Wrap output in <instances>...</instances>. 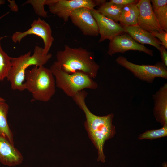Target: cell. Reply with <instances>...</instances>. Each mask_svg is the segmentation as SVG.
I'll return each mask as SVG.
<instances>
[{
    "instance_id": "17",
    "label": "cell",
    "mask_w": 167,
    "mask_h": 167,
    "mask_svg": "<svg viewBox=\"0 0 167 167\" xmlns=\"http://www.w3.org/2000/svg\"><path fill=\"white\" fill-rule=\"evenodd\" d=\"M137 2L125 6L122 8L119 21L122 26L137 24L139 15Z\"/></svg>"
},
{
    "instance_id": "9",
    "label": "cell",
    "mask_w": 167,
    "mask_h": 167,
    "mask_svg": "<svg viewBox=\"0 0 167 167\" xmlns=\"http://www.w3.org/2000/svg\"><path fill=\"white\" fill-rule=\"evenodd\" d=\"M69 19L84 35L97 36L99 35L98 27L91 10L86 8L76 9L72 12Z\"/></svg>"
},
{
    "instance_id": "6",
    "label": "cell",
    "mask_w": 167,
    "mask_h": 167,
    "mask_svg": "<svg viewBox=\"0 0 167 167\" xmlns=\"http://www.w3.org/2000/svg\"><path fill=\"white\" fill-rule=\"evenodd\" d=\"M117 64L130 71L140 80L152 84L156 78L167 79V67L162 62L154 65H138L132 63L125 57L119 56L116 59Z\"/></svg>"
},
{
    "instance_id": "16",
    "label": "cell",
    "mask_w": 167,
    "mask_h": 167,
    "mask_svg": "<svg viewBox=\"0 0 167 167\" xmlns=\"http://www.w3.org/2000/svg\"><path fill=\"white\" fill-rule=\"evenodd\" d=\"M9 105L6 101H0V135L14 145L13 135L7 122Z\"/></svg>"
},
{
    "instance_id": "1",
    "label": "cell",
    "mask_w": 167,
    "mask_h": 167,
    "mask_svg": "<svg viewBox=\"0 0 167 167\" xmlns=\"http://www.w3.org/2000/svg\"><path fill=\"white\" fill-rule=\"evenodd\" d=\"M88 93L85 90L79 92L72 99L84 112L86 117L84 126L89 138L98 151L97 161L105 162L104 152L105 142L113 137L116 133L115 126L112 124L114 115L110 113L99 116L92 113L87 106L85 99Z\"/></svg>"
},
{
    "instance_id": "24",
    "label": "cell",
    "mask_w": 167,
    "mask_h": 167,
    "mask_svg": "<svg viewBox=\"0 0 167 167\" xmlns=\"http://www.w3.org/2000/svg\"><path fill=\"white\" fill-rule=\"evenodd\" d=\"M138 0H110L109 1L115 4L125 6L137 2Z\"/></svg>"
},
{
    "instance_id": "23",
    "label": "cell",
    "mask_w": 167,
    "mask_h": 167,
    "mask_svg": "<svg viewBox=\"0 0 167 167\" xmlns=\"http://www.w3.org/2000/svg\"><path fill=\"white\" fill-rule=\"evenodd\" d=\"M151 33L161 42V45L167 49V32L162 30Z\"/></svg>"
},
{
    "instance_id": "19",
    "label": "cell",
    "mask_w": 167,
    "mask_h": 167,
    "mask_svg": "<svg viewBox=\"0 0 167 167\" xmlns=\"http://www.w3.org/2000/svg\"><path fill=\"white\" fill-rule=\"evenodd\" d=\"M4 37H0V82L6 78L11 67V57L3 50L1 45V41Z\"/></svg>"
},
{
    "instance_id": "4",
    "label": "cell",
    "mask_w": 167,
    "mask_h": 167,
    "mask_svg": "<svg viewBox=\"0 0 167 167\" xmlns=\"http://www.w3.org/2000/svg\"><path fill=\"white\" fill-rule=\"evenodd\" d=\"M31 54L30 51L18 57L11 58V67L6 78L13 90H25L24 85L25 73L29 66H44L52 57L50 53L44 54L43 48L38 45L35 46L33 54Z\"/></svg>"
},
{
    "instance_id": "18",
    "label": "cell",
    "mask_w": 167,
    "mask_h": 167,
    "mask_svg": "<svg viewBox=\"0 0 167 167\" xmlns=\"http://www.w3.org/2000/svg\"><path fill=\"white\" fill-rule=\"evenodd\" d=\"M124 6L115 4L109 1H106L96 10L105 17L117 22L119 21L121 11Z\"/></svg>"
},
{
    "instance_id": "22",
    "label": "cell",
    "mask_w": 167,
    "mask_h": 167,
    "mask_svg": "<svg viewBox=\"0 0 167 167\" xmlns=\"http://www.w3.org/2000/svg\"><path fill=\"white\" fill-rule=\"evenodd\" d=\"M46 0H28L23 5L29 4L32 6L35 13L42 17H47V12L44 9Z\"/></svg>"
},
{
    "instance_id": "28",
    "label": "cell",
    "mask_w": 167,
    "mask_h": 167,
    "mask_svg": "<svg viewBox=\"0 0 167 167\" xmlns=\"http://www.w3.org/2000/svg\"><path fill=\"white\" fill-rule=\"evenodd\" d=\"M0 101H6L3 98L1 97H0Z\"/></svg>"
},
{
    "instance_id": "7",
    "label": "cell",
    "mask_w": 167,
    "mask_h": 167,
    "mask_svg": "<svg viewBox=\"0 0 167 167\" xmlns=\"http://www.w3.org/2000/svg\"><path fill=\"white\" fill-rule=\"evenodd\" d=\"M106 1L105 0H46L45 5L48 6L51 13L66 22L74 10L80 8L92 10Z\"/></svg>"
},
{
    "instance_id": "25",
    "label": "cell",
    "mask_w": 167,
    "mask_h": 167,
    "mask_svg": "<svg viewBox=\"0 0 167 167\" xmlns=\"http://www.w3.org/2000/svg\"><path fill=\"white\" fill-rule=\"evenodd\" d=\"M152 9L157 8L167 5V0H152Z\"/></svg>"
},
{
    "instance_id": "14",
    "label": "cell",
    "mask_w": 167,
    "mask_h": 167,
    "mask_svg": "<svg viewBox=\"0 0 167 167\" xmlns=\"http://www.w3.org/2000/svg\"><path fill=\"white\" fill-rule=\"evenodd\" d=\"M153 114L162 125H167V83L161 86L152 95Z\"/></svg>"
},
{
    "instance_id": "8",
    "label": "cell",
    "mask_w": 167,
    "mask_h": 167,
    "mask_svg": "<svg viewBox=\"0 0 167 167\" xmlns=\"http://www.w3.org/2000/svg\"><path fill=\"white\" fill-rule=\"evenodd\" d=\"M30 35H36L41 38L44 44V54L49 53L54 39L52 35L51 26L48 23L39 17L37 19L33 21L30 28L23 32L16 31L11 37L14 43H20L23 38Z\"/></svg>"
},
{
    "instance_id": "5",
    "label": "cell",
    "mask_w": 167,
    "mask_h": 167,
    "mask_svg": "<svg viewBox=\"0 0 167 167\" xmlns=\"http://www.w3.org/2000/svg\"><path fill=\"white\" fill-rule=\"evenodd\" d=\"M49 68L55 78L56 87L69 97H73L84 89L94 90L98 87L93 79L82 72L77 71L72 74L64 72L56 61Z\"/></svg>"
},
{
    "instance_id": "26",
    "label": "cell",
    "mask_w": 167,
    "mask_h": 167,
    "mask_svg": "<svg viewBox=\"0 0 167 167\" xmlns=\"http://www.w3.org/2000/svg\"><path fill=\"white\" fill-rule=\"evenodd\" d=\"M166 49L164 46L161 45L159 51L160 52L162 62L167 66V51Z\"/></svg>"
},
{
    "instance_id": "20",
    "label": "cell",
    "mask_w": 167,
    "mask_h": 167,
    "mask_svg": "<svg viewBox=\"0 0 167 167\" xmlns=\"http://www.w3.org/2000/svg\"><path fill=\"white\" fill-rule=\"evenodd\" d=\"M167 136V125H164L163 127L158 129L147 130L144 132L140 134L138 137L140 140L149 139L152 140Z\"/></svg>"
},
{
    "instance_id": "10",
    "label": "cell",
    "mask_w": 167,
    "mask_h": 167,
    "mask_svg": "<svg viewBox=\"0 0 167 167\" xmlns=\"http://www.w3.org/2000/svg\"><path fill=\"white\" fill-rule=\"evenodd\" d=\"M129 50L142 52L150 56H153V50L136 42L126 32L116 36L110 41L107 53L112 56L116 53H123Z\"/></svg>"
},
{
    "instance_id": "13",
    "label": "cell",
    "mask_w": 167,
    "mask_h": 167,
    "mask_svg": "<svg viewBox=\"0 0 167 167\" xmlns=\"http://www.w3.org/2000/svg\"><path fill=\"white\" fill-rule=\"evenodd\" d=\"M23 157L20 152L8 140L0 135V162L9 166L21 164Z\"/></svg>"
},
{
    "instance_id": "21",
    "label": "cell",
    "mask_w": 167,
    "mask_h": 167,
    "mask_svg": "<svg viewBox=\"0 0 167 167\" xmlns=\"http://www.w3.org/2000/svg\"><path fill=\"white\" fill-rule=\"evenodd\" d=\"M152 10L161 28L167 32V5Z\"/></svg>"
},
{
    "instance_id": "27",
    "label": "cell",
    "mask_w": 167,
    "mask_h": 167,
    "mask_svg": "<svg viewBox=\"0 0 167 167\" xmlns=\"http://www.w3.org/2000/svg\"><path fill=\"white\" fill-rule=\"evenodd\" d=\"M5 1L3 0H0V5H3L5 4Z\"/></svg>"
},
{
    "instance_id": "2",
    "label": "cell",
    "mask_w": 167,
    "mask_h": 167,
    "mask_svg": "<svg viewBox=\"0 0 167 167\" xmlns=\"http://www.w3.org/2000/svg\"><path fill=\"white\" fill-rule=\"evenodd\" d=\"M56 56V61L66 73L81 71L93 79L97 76L100 66L91 52L82 47L73 48L65 45L63 49L57 52Z\"/></svg>"
},
{
    "instance_id": "12",
    "label": "cell",
    "mask_w": 167,
    "mask_h": 167,
    "mask_svg": "<svg viewBox=\"0 0 167 167\" xmlns=\"http://www.w3.org/2000/svg\"><path fill=\"white\" fill-rule=\"evenodd\" d=\"M136 5L139 11L138 25L151 33L163 30L153 11L150 0H139Z\"/></svg>"
},
{
    "instance_id": "3",
    "label": "cell",
    "mask_w": 167,
    "mask_h": 167,
    "mask_svg": "<svg viewBox=\"0 0 167 167\" xmlns=\"http://www.w3.org/2000/svg\"><path fill=\"white\" fill-rule=\"evenodd\" d=\"M24 85L37 101L48 102L56 92L55 78L50 69L44 66H34L27 70Z\"/></svg>"
},
{
    "instance_id": "11",
    "label": "cell",
    "mask_w": 167,
    "mask_h": 167,
    "mask_svg": "<svg viewBox=\"0 0 167 167\" xmlns=\"http://www.w3.org/2000/svg\"><path fill=\"white\" fill-rule=\"evenodd\" d=\"M91 11L98 27L100 35L99 42L105 40L110 41L116 36L125 32L123 27L117 22L105 17L96 9H92Z\"/></svg>"
},
{
    "instance_id": "15",
    "label": "cell",
    "mask_w": 167,
    "mask_h": 167,
    "mask_svg": "<svg viewBox=\"0 0 167 167\" xmlns=\"http://www.w3.org/2000/svg\"><path fill=\"white\" fill-rule=\"evenodd\" d=\"M122 27L125 32L136 42L143 45H151L160 50L161 43L151 32L142 28L137 24Z\"/></svg>"
}]
</instances>
